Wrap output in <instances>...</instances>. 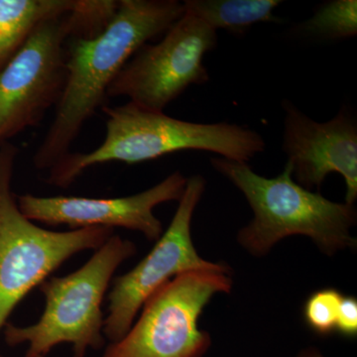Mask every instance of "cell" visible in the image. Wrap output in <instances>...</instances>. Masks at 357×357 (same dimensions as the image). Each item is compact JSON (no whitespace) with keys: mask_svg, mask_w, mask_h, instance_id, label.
<instances>
[{"mask_svg":"<svg viewBox=\"0 0 357 357\" xmlns=\"http://www.w3.org/2000/svg\"><path fill=\"white\" fill-rule=\"evenodd\" d=\"M183 14V2L177 0H121L100 32L69 40L64 88L50 128L33 158L37 169H51L70 153V145L102 107L122 68Z\"/></svg>","mask_w":357,"mask_h":357,"instance_id":"obj_1","label":"cell"},{"mask_svg":"<svg viewBox=\"0 0 357 357\" xmlns=\"http://www.w3.org/2000/svg\"><path fill=\"white\" fill-rule=\"evenodd\" d=\"M102 144L88 153H70L50 169L49 183L67 188L86 169L110 162L138 164L185 150H199L248 163L266 148L257 131L238 124L198 123L128 102L103 107Z\"/></svg>","mask_w":357,"mask_h":357,"instance_id":"obj_2","label":"cell"},{"mask_svg":"<svg viewBox=\"0 0 357 357\" xmlns=\"http://www.w3.org/2000/svg\"><path fill=\"white\" fill-rule=\"evenodd\" d=\"M211 165L243 192L252 208L253 220L237 234V241L250 255H266L282 239L294 236L310 237L328 256L356 245L351 232L356 222L354 204L335 203L301 187L289 164L275 178L262 177L248 163L223 157H211Z\"/></svg>","mask_w":357,"mask_h":357,"instance_id":"obj_3","label":"cell"},{"mask_svg":"<svg viewBox=\"0 0 357 357\" xmlns=\"http://www.w3.org/2000/svg\"><path fill=\"white\" fill-rule=\"evenodd\" d=\"M132 241L112 236L86 264L67 276L49 277L40 285L45 310L36 324L6 325V340L11 347L28 344V354L46 356L59 344L72 345L74 357L105 344L102 305L115 271L132 257Z\"/></svg>","mask_w":357,"mask_h":357,"instance_id":"obj_4","label":"cell"},{"mask_svg":"<svg viewBox=\"0 0 357 357\" xmlns=\"http://www.w3.org/2000/svg\"><path fill=\"white\" fill-rule=\"evenodd\" d=\"M16 154L13 146L0 150V330L21 300L63 263L114 236L107 227L53 231L26 218L11 192Z\"/></svg>","mask_w":357,"mask_h":357,"instance_id":"obj_5","label":"cell"},{"mask_svg":"<svg viewBox=\"0 0 357 357\" xmlns=\"http://www.w3.org/2000/svg\"><path fill=\"white\" fill-rule=\"evenodd\" d=\"M229 271L196 270L169 281L145 303L140 318L102 357H203L211 337L199 328L211 300L232 289Z\"/></svg>","mask_w":357,"mask_h":357,"instance_id":"obj_6","label":"cell"},{"mask_svg":"<svg viewBox=\"0 0 357 357\" xmlns=\"http://www.w3.org/2000/svg\"><path fill=\"white\" fill-rule=\"evenodd\" d=\"M217 45V31L184 11L161 41L134 54L107 96H126L142 109L164 112L189 86L210 81L204 59Z\"/></svg>","mask_w":357,"mask_h":357,"instance_id":"obj_7","label":"cell"},{"mask_svg":"<svg viewBox=\"0 0 357 357\" xmlns=\"http://www.w3.org/2000/svg\"><path fill=\"white\" fill-rule=\"evenodd\" d=\"M74 7L42 23L0 70V142L37 126L57 105L66 79V44L79 35Z\"/></svg>","mask_w":357,"mask_h":357,"instance_id":"obj_8","label":"cell"},{"mask_svg":"<svg viewBox=\"0 0 357 357\" xmlns=\"http://www.w3.org/2000/svg\"><path fill=\"white\" fill-rule=\"evenodd\" d=\"M204 190L206 180L203 176L188 178L168 229L132 270L112 280L109 314L103 326V335L110 344L119 342L128 333L145 303L175 277L196 270L229 271V267L223 263L204 260L192 243V215Z\"/></svg>","mask_w":357,"mask_h":357,"instance_id":"obj_9","label":"cell"},{"mask_svg":"<svg viewBox=\"0 0 357 357\" xmlns=\"http://www.w3.org/2000/svg\"><path fill=\"white\" fill-rule=\"evenodd\" d=\"M187 178L180 171L169 175L146 191L121 198H86L77 196L37 197L25 194L17 198L18 208L32 222L68 225L70 229L114 227L139 231L149 241H158L163 225L154 215L159 204L180 201Z\"/></svg>","mask_w":357,"mask_h":357,"instance_id":"obj_10","label":"cell"},{"mask_svg":"<svg viewBox=\"0 0 357 357\" xmlns=\"http://www.w3.org/2000/svg\"><path fill=\"white\" fill-rule=\"evenodd\" d=\"M283 144L294 181L305 189H319L326 176L338 173L344 178L345 203L357 198V122L342 107L333 119L318 122L292 102H283Z\"/></svg>","mask_w":357,"mask_h":357,"instance_id":"obj_11","label":"cell"},{"mask_svg":"<svg viewBox=\"0 0 357 357\" xmlns=\"http://www.w3.org/2000/svg\"><path fill=\"white\" fill-rule=\"evenodd\" d=\"M76 0H0V70L45 21L62 15Z\"/></svg>","mask_w":357,"mask_h":357,"instance_id":"obj_12","label":"cell"},{"mask_svg":"<svg viewBox=\"0 0 357 357\" xmlns=\"http://www.w3.org/2000/svg\"><path fill=\"white\" fill-rule=\"evenodd\" d=\"M281 0H185V13L218 31L241 35L258 23H281L274 14Z\"/></svg>","mask_w":357,"mask_h":357,"instance_id":"obj_13","label":"cell"},{"mask_svg":"<svg viewBox=\"0 0 357 357\" xmlns=\"http://www.w3.org/2000/svg\"><path fill=\"white\" fill-rule=\"evenodd\" d=\"M310 38L335 41L357 34L356 0H331L319 7L312 17L300 26Z\"/></svg>","mask_w":357,"mask_h":357,"instance_id":"obj_14","label":"cell"},{"mask_svg":"<svg viewBox=\"0 0 357 357\" xmlns=\"http://www.w3.org/2000/svg\"><path fill=\"white\" fill-rule=\"evenodd\" d=\"M342 298V294L333 288L312 293L304 307L305 321L309 328L321 335L335 332Z\"/></svg>","mask_w":357,"mask_h":357,"instance_id":"obj_15","label":"cell"},{"mask_svg":"<svg viewBox=\"0 0 357 357\" xmlns=\"http://www.w3.org/2000/svg\"><path fill=\"white\" fill-rule=\"evenodd\" d=\"M335 331L347 337H354L357 335L356 298L342 296L338 307Z\"/></svg>","mask_w":357,"mask_h":357,"instance_id":"obj_16","label":"cell"},{"mask_svg":"<svg viewBox=\"0 0 357 357\" xmlns=\"http://www.w3.org/2000/svg\"><path fill=\"white\" fill-rule=\"evenodd\" d=\"M296 357H325L321 354L319 349L314 347H309V349H303Z\"/></svg>","mask_w":357,"mask_h":357,"instance_id":"obj_17","label":"cell"},{"mask_svg":"<svg viewBox=\"0 0 357 357\" xmlns=\"http://www.w3.org/2000/svg\"><path fill=\"white\" fill-rule=\"evenodd\" d=\"M24 357H43L40 356H35V354H30L28 352H26V356Z\"/></svg>","mask_w":357,"mask_h":357,"instance_id":"obj_18","label":"cell"},{"mask_svg":"<svg viewBox=\"0 0 357 357\" xmlns=\"http://www.w3.org/2000/svg\"><path fill=\"white\" fill-rule=\"evenodd\" d=\"M0 357H3V356H0Z\"/></svg>","mask_w":357,"mask_h":357,"instance_id":"obj_19","label":"cell"}]
</instances>
